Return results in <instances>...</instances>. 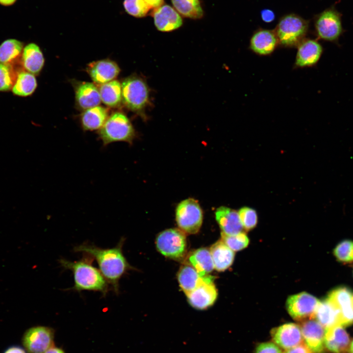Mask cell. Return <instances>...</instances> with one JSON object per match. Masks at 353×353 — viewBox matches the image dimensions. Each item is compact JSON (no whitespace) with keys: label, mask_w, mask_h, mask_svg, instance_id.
<instances>
[{"label":"cell","mask_w":353,"mask_h":353,"mask_svg":"<svg viewBox=\"0 0 353 353\" xmlns=\"http://www.w3.org/2000/svg\"><path fill=\"white\" fill-rule=\"evenodd\" d=\"M122 245L121 240L111 248L103 249L86 243L74 248L75 252H83L96 260L99 270L116 293L119 291L120 279L129 268L122 252Z\"/></svg>","instance_id":"1"},{"label":"cell","mask_w":353,"mask_h":353,"mask_svg":"<svg viewBox=\"0 0 353 353\" xmlns=\"http://www.w3.org/2000/svg\"><path fill=\"white\" fill-rule=\"evenodd\" d=\"M86 254L85 257L78 261L59 260L63 268L73 272L74 285L71 289L77 292L85 290L99 292L105 296L108 290V283L99 269L93 266V258Z\"/></svg>","instance_id":"2"},{"label":"cell","mask_w":353,"mask_h":353,"mask_svg":"<svg viewBox=\"0 0 353 353\" xmlns=\"http://www.w3.org/2000/svg\"><path fill=\"white\" fill-rule=\"evenodd\" d=\"M98 135L103 146L117 142L131 143L135 132L127 116L120 112L109 116L103 126L99 130Z\"/></svg>","instance_id":"3"},{"label":"cell","mask_w":353,"mask_h":353,"mask_svg":"<svg viewBox=\"0 0 353 353\" xmlns=\"http://www.w3.org/2000/svg\"><path fill=\"white\" fill-rule=\"evenodd\" d=\"M308 28L306 20L296 14H290L279 20L275 33L281 45L293 47L298 46L304 39Z\"/></svg>","instance_id":"4"},{"label":"cell","mask_w":353,"mask_h":353,"mask_svg":"<svg viewBox=\"0 0 353 353\" xmlns=\"http://www.w3.org/2000/svg\"><path fill=\"white\" fill-rule=\"evenodd\" d=\"M122 101L129 110L141 113L149 101V88L145 81L136 76L125 78L122 82Z\"/></svg>","instance_id":"5"},{"label":"cell","mask_w":353,"mask_h":353,"mask_svg":"<svg viewBox=\"0 0 353 353\" xmlns=\"http://www.w3.org/2000/svg\"><path fill=\"white\" fill-rule=\"evenodd\" d=\"M315 27L319 39L337 41L344 32L341 13L333 6L325 9L317 16Z\"/></svg>","instance_id":"6"},{"label":"cell","mask_w":353,"mask_h":353,"mask_svg":"<svg viewBox=\"0 0 353 353\" xmlns=\"http://www.w3.org/2000/svg\"><path fill=\"white\" fill-rule=\"evenodd\" d=\"M176 221L184 232L197 233L202 223L203 213L197 201L189 198L181 201L176 211Z\"/></svg>","instance_id":"7"},{"label":"cell","mask_w":353,"mask_h":353,"mask_svg":"<svg viewBox=\"0 0 353 353\" xmlns=\"http://www.w3.org/2000/svg\"><path fill=\"white\" fill-rule=\"evenodd\" d=\"M156 245L158 251L164 256L179 259L186 252V236L183 231L178 229H168L158 235Z\"/></svg>","instance_id":"8"},{"label":"cell","mask_w":353,"mask_h":353,"mask_svg":"<svg viewBox=\"0 0 353 353\" xmlns=\"http://www.w3.org/2000/svg\"><path fill=\"white\" fill-rule=\"evenodd\" d=\"M54 330L43 326H34L24 333L22 343L27 353H45L54 346Z\"/></svg>","instance_id":"9"},{"label":"cell","mask_w":353,"mask_h":353,"mask_svg":"<svg viewBox=\"0 0 353 353\" xmlns=\"http://www.w3.org/2000/svg\"><path fill=\"white\" fill-rule=\"evenodd\" d=\"M319 303L316 297L303 292L290 296L286 301V308L294 320L305 321L314 319Z\"/></svg>","instance_id":"10"},{"label":"cell","mask_w":353,"mask_h":353,"mask_svg":"<svg viewBox=\"0 0 353 353\" xmlns=\"http://www.w3.org/2000/svg\"><path fill=\"white\" fill-rule=\"evenodd\" d=\"M217 295L214 277L205 275L202 277L196 288L186 296L193 307L198 309H204L214 303Z\"/></svg>","instance_id":"11"},{"label":"cell","mask_w":353,"mask_h":353,"mask_svg":"<svg viewBox=\"0 0 353 353\" xmlns=\"http://www.w3.org/2000/svg\"><path fill=\"white\" fill-rule=\"evenodd\" d=\"M327 298L339 309L343 327L353 324V292L346 287H339L330 291Z\"/></svg>","instance_id":"12"},{"label":"cell","mask_w":353,"mask_h":353,"mask_svg":"<svg viewBox=\"0 0 353 353\" xmlns=\"http://www.w3.org/2000/svg\"><path fill=\"white\" fill-rule=\"evenodd\" d=\"M273 342L284 350L295 347L303 341L301 327L288 323L273 329L271 331Z\"/></svg>","instance_id":"13"},{"label":"cell","mask_w":353,"mask_h":353,"mask_svg":"<svg viewBox=\"0 0 353 353\" xmlns=\"http://www.w3.org/2000/svg\"><path fill=\"white\" fill-rule=\"evenodd\" d=\"M76 105L81 110L98 106L101 99L99 88L93 83L74 80Z\"/></svg>","instance_id":"14"},{"label":"cell","mask_w":353,"mask_h":353,"mask_svg":"<svg viewBox=\"0 0 353 353\" xmlns=\"http://www.w3.org/2000/svg\"><path fill=\"white\" fill-rule=\"evenodd\" d=\"M301 327L303 341L313 353H322L324 350L325 329L316 320L304 321Z\"/></svg>","instance_id":"15"},{"label":"cell","mask_w":353,"mask_h":353,"mask_svg":"<svg viewBox=\"0 0 353 353\" xmlns=\"http://www.w3.org/2000/svg\"><path fill=\"white\" fill-rule=\"evenodd\" d=\"M86 71L93 82L100 85L114 80L119 74L120 69L116 62L106 59L90 63Z\"/></svg>","instance_id":"16"},{"label":"cell","mask_w":353,"mask_h":353,"mask_svg":"<svg viewBox=\"0 0 353 353\" xmlns=\"http://www.w3.org/2000/svg\"><path fill=\"white\" fill-rule=\"evenodd\" d=\"M156 28L161 31L168 32L180 27L183 23L179 14L175 9L164 4L154 9L151 12Z\"/></svg>","instance_id":"17"},{"label":"cell","mask_w":353,"mask_h":353,"mask_svg":"<svg viewBox=\"0 0 353 353\" xmlns=\"http://www.w3.org/2000/svg\"><path fill=\"white\" fill-rule=\"evenodd\" d=\"M295 65L298 67H312L316 65L323 53V47L315 40H303L298 46Z\"/></svg>","instance_id":"18"},{"label":"cell","mask_w":353,"mask_h":353,"mask_svg":"<svg viewBox=\"0 0 353 353\" xmlns=\"http://www.w3.org/2000/svg\"><path fill=\"white\" fill-rule=\"evenodd\" d=\"M340 325L325 329L324 345L333 353H347L350 345L349 335Z\"/></svg>","instance_id":"19"},{"label":"cell","mask_w":353,"mask_h":353,"mask_svg":"<svg viewBox=\"0 0 353 353\" xmlns=\"http://www.w3.org/2000/svg\"><path fill=\"white\" fill-rule=\"evenodd\" d=\"M278 43L275 32L268 29H259L251 38L250 47L255 53L260 55L271 54Z\"/></svg>","instance_id":"20"},{"label":"cell","mask_w":353,"mask_h":353,"mask_svg":"<svg viewBox=\"0 0 353 353\" xmlns=\"http://www.w3.org/2000/svg\"><path fill=\"white\" fill-rule=\"evenodd\" d=\"M215 218L222 232L233 235L242 232L243 227L238 213L235 210L221 206L215 211Z\"/></svg>","instance_id":"21"},{"label":"cell","mask_w":353,"mask_h":353,"mask_svg":"<svg viewBox=\"0 0 353 353\" xmlns=\"http://www.w3.org/2000/svg\"><path fill=\"white\" fill-rule=\"evenodd\" d=\"M314 319L318 321L326 329L340 325L341 314L339 309L327 298L320 303L315 311Z\"/></svg>","instance_id":"22"},{"label":"cell","mask_w":353,"mask_h":353,"mask_svg":"<svg viewBox=\"0 0 353 353\" xmlns=\"http://www.w3.org/2000/svg\"><path fill=\"white\" fill-rule=\"evenodd\" d=\"M109 117L107 108L96 106L84 111L80 117L82 129L85 131L99 130Z\"/></svg>","instance_id":"23"},{"label":"cell","mask_w":353,"mask_h":353,"mask_svg":"<svg viewBox=\"0 0 353 353\" xmlns=\"http://www.w3.org/2000/svg\"><path fill=\"white\" fill-rule=\"evenodd\" d=\"M22 63L25 69L33 75L38 74L44 64V58L40 47L30 43L23 49Z\"/></svg>","instance_id":"24"},{"label":"cell","mask_w":353,"mask_h":353,"mask_svg":"<svg viewBox=\"0 0 353 353\" xmlns=\"http://www.w3.org/2000/svg\"><path fill=\"white\" fill-rule=\"evenodd\" d=\"M209 250L217 271H224L232 265L234 252L222 240L212 245Z\"/></svg>","instance_id":"25"},{"label":"cell","mask_w":353,"mask_h":353,"mask_svg":"<svg viewBox=\"0 0 353 353\" xmlns=\"http://www.w3.org/2000/svg\"><path fill=\"white\" fill-rule=\"evenodd\" d=\"M188 261L201 277L207 275L214 268L210 250L206 248H200L192 252Z\"/></svg>","instance_id":"26"},{"label":"cell","mask_w":353,"mask_h":353,"mask_svg":"<svg viewBox=\"0 0 353 353\" xmlns=\"http://www.w3.org/2000/svg\"><path fill=\"white\" fill-rule=\"evenodd\" d=\"M101 101L110 107H116L122 102V87L120 82L113 80L100 85L99 88Z\"/></svg>","instance_id":"27"},{"label":"cell","mask_w":353,"mask_h":353,"mask_svg":"<svg viewBox=\"0 0 353 353\" xmlns=\"http://www.w3.org/2000/svg\"><path fill=\"white\" fill-rule=\"evenodd\" d=\"M202 277L192 266L188 265L182 266L177 274L180 287L186 295L196 288Z\"/></svg>","instance_id":"28"},{"label":"cell","mask_w":353,"mask_h":353,"mask_svg":"<svg viewBox=\"0 0 353 353\" xmlns=\"http://www.w3.org/2000/svg\"><path fill=\"white\" fill-rule=\"evenodd\" d=\"M37 85L36 79L33 74L28 72H22L18 75L12 92L19 96L26 97L34 92Z\"/></svg>","instance_id":"29"},{"label":"cell","mask_w":353,"mask_h":353,"mask_svg":"<svg viewBox=\"0 0 353 353\" xmlns=\"http://www.w3.org/2000/svg\"><path fill=\"white\" fill-rule=\"evenodd\" d=\"M177 12L183 16L192 19H199L203 16L200 0H171Z\"/></svg>","instance_id":"30"},{"label":"cell","mask_w":353,"mask_h":353,"mask_svg":"<svg viewBox=\"0 0 353 353\" xmlns=\"http://www.w3.org/2000/svg\"><path fill=\"white\" fill-rule=\"evenodd\" d=\"M23 49V44L15 39H8L0 45V63L9 64L17 58Z\"/></svg>","instance_id":"31"},{"label":"cell","mask_w":353,"mask_h":353,"mask_svg":"<svg viewBox=\"0 0 353 353\" xmlns=\"http://www.w3.org/2000/svg\"><path fill=\"white\" fill-rule=\"evenodd\" d=\"M221 240L233 251H241L246 248L249 243L248 237L242 231L233 235L222 232Z\"/></svg>","instance_id":"32"},{"label":"cell","mask_w":353,"mask_h":353,"mask_svg":"<svg viewBox=\"0 0 353 353\" xmlns=\"http://www.w3.org/2000/svg\"><path fill=\"white\" fill-rule=\"evenodd\" d=\"M333 254L337 260L344 263L353 262V241L345 240L340 242L334 248Z\"/></svg>","instance_id":"33"},{"label":"cell","mask_w":353,"mask_h":353,"mask_svg":"<svg viewBox=\"0 0 353 353\" xmlns=\"http://www.w3.org/2000/svg\"><path fill=\"white\" fill-rule=\"evenodd\" d=\"M123 5L128 14L136 18L146 16L151 9L144 0H124Z\"/></svg>","instance_id":"34"},{"label":"cell","mask_w":353,"mask_h":353,"mask_svg":"<svg viewBox=\"0 0 353 353\" xmlns=\"http://www.w3.org/2000/svg\"><path fill=\"white\" fill-rule=\"evenodd\" d=\"M15 75L9 64L0 63V91L9 90L14 84Z\"/></svg>","instance_id":"35"},{"label":"cell","mask_w":353,"mask_h":353,"mask_svg":"<svg viewBox=\"0 0 353 353\" xmlns=\"http://www.w3.org/2000/svg\"><path fill=\"white\" fill-rule=\"evenodd\" d=\"M243 227L247 231L254 228L257 223V214L256 211L249 207H243L238 212Z\"/></svg>","instance_id":"36"},{"label":"cell","mask_w":353,"mask_h":353,"mask_svg":"<svg viewBox=\"0 0 353 353\" xmlns=\"http://www.w3.org/2000/svg\"><path fill=\"white\" fill-rule=\"evenodd\" d=\"M255 353H282L281 349L274 342H267L259 344Z\"/></svg>","instance_id":"37"},{"label":"cell","mask_w":353,"mask_h":353,"mask_svg":"<svg viewBox=\"0 0 353 353\" xmlns=\"http://www.w3.org/2000/svg\"><path fill=\"white\" fill-rule=\"evenodd\" d=\"M282 353H313L307 345L303 342L298 345L284 350Z\"/></svg>","instance_id":"38"},{"label":"cell","mask_w":353,"mask_h":353,"mask_svg":"<svg viewBox=\"0 0 353 353\" xmlns=\"http://www.w3.org/2000/svg\"><path fill=\"white\" fill-rule=\"evenodd\" d=\"M261 17L262 20L266 23L272 22L275 18V13L270 9H263L261 12Z\"/></svg>","instance_id":"39"},{"label":"cell","mask_w":353,"mask_h":353,"mask_svg":"<svg viewBox=\"0 0 353 353\" xmlns=\"http://www.w3.org/2000/svg\"><path fill=\"white\" fill-rule=\"evenodd\" d=\"M3 353H27V352L22 347L14 345L9 347Z\"/></svg>","instance_id":"40"},{"label":"cell","mask_w":353,"mask_h":353,"mask_svg":"<svg viewBox=\"0 0 353 353\" xmlns=\"http://www.w3.org/2000/svg\"><path fill=\"white\" fill-rule=\"evenodd\" d=\"M151 9H156L163 5L164 0H144Z\"/></svg>","instance_id":"41"},{"label":"cell","mask_w":353,"mask_h":353,"mask_svg":"<svg viewBox=\"0 0 353 353\" xmlns=\"http://www.w3.org/2000/svg\"><path fill=\"white\" fill-rule=\"evenodd\" d=\"M45 353H65V352L61 348L52 346L46 351Z\"/></svg>","instance_id":"42"},{"label":"cell","mask_w":353,"mask_h":353,"mask_svg":"<svg viewBox=\"0 0 353 353\" xmlns=\"http://www.w3.org/2000/svg\"><path fill=\"white\" fill-rule=\"evenodd\" d=\"M17 0H0V5L3 6H10L14 4Z\"/></svg>","instance_id":"43"},{"label":"cell","mask_w":353,"mask_h":353,"mask_svg":"<svg viewBox=\"0 0 353 353\" xmlns=\"http://www.w3.org/2000/svg\"><path fill=\"white\" fill-rule=\"evenodd\" d=\"M349 349L350 353H353V340L350 344Z\"/></svg>","instance_id":"44"}]
</instances>
